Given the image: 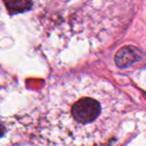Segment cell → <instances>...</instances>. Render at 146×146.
<instances>
[{"label": "cell", "mask_w": 146, "mask_h": 146, "mask_svg": "<svg viewBox=\"0 0 146 146\" xmlns=\"http://www.w3.org/2000/svg\"><path fill=\"white\" fill-rule=\"evenodd\" d=\"M8 10L10 13H19L29 9L32 5V3L29 1H17V2H5Z\"/></svg>", "instance_id": "7a4b0ae2"}, {"label": "cell", "mask_w": 146, "mask_h": 146, "mask_svg": "<svg viewBox=\"0 0 146 146\" xmlns=\"http://www.w3.org/2000/svg\"><path fill=\"white\" fill-rule=\"evenodd\" d=\"M4 133H5V127H4V125L0 122V137L4 135Z\"/></svg>", "instance_id": "3957f363"}, {"label": "cell", "mask_w": 146, "mask_h": 146, "mask_svg": "<svg viewBox=\"0 0 146 146\" xmlns=\"http://www.w3.org/2000/svg\"><path fill=\"white\" fill-rule=\"evenodd\" d=\"M102 107L95 98L82 97L71 107V117L79 125H89L99 118Z\"/></svg>", "instance_id": "6da1fadb"}]
</instances>
